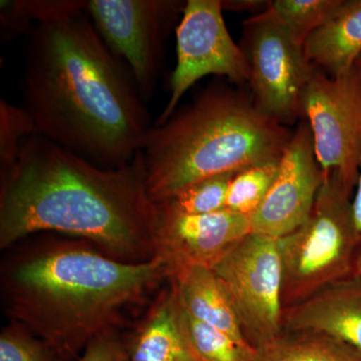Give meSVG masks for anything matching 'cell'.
<instances>
[{"label": "cell", "instance_id": "obj_22", "mask_svg": "<svg viewBox=\"0 0 361 361\" xmlns=\"http://www.w3.org/2000/svg\"><path fill=\"white\" fill-rule=\"evenodd\" d=\"M35 134L39 133L25 108L0 101V180L16 167L23 144Z\"/></svg>", "mask_w": 361, "mask_h": 361}, {"label": "cell", "instance_id": "obj_8", "mask_svg": "<svg viewBox=\"0 0 361 361\" xmlns=\"http://www.w3.org/2000/svg\"><path fill=\"white\" fill-rule=\"evenodd\" d=\"M301 114L310 125L324 175H338L355 193L361 164V70L331 78L314 68L304 89Z\"/></svg>", "mask_w": 361, "mask_h": 361}, {"label": "cell", "instance_id": "obj_12", "mask_svg": "<svg viewBox=\"0 0 361 361\" xmlns=\"http://www.w3.org/2000/svg\"><path fill=\"white\" fill-rule=\"evenodd\" d=\"M158 211L157 257L165 263L169 277L188 266L212 268L252 232L250 218L228 209L204 215L170 212L159 206Z\"/></svg>", "mask_w": 361, "mask_h": 361}, {"label": "cell", "instance_id": "obj_15", "mask_svg": "<svg viewBox=\"0 0 361 361\" xmlns=\"http://www.w3.org/2000/svg\"><path fill=\"white\" fill-rule=\"evenodd\" d=\"M168 280L174 286L180 307L188 315L225 332L240 343L250 345L242 331L229 294L212 268L188 266L176 271Z\"/></svg>", "mask_w": 361, "mask_h": 361}, {"label": "cell", "instance_id": "obj_10", "mask_svg": "<svg viewBox=\"0 0 361 361\" xmlns=\"http://www.w3.org/2000/svg\"><path fill=\"white\" fill-rule=\"evenodd\" d=\"M177 66L171 77V94L155 126L166 122L180 99L201 78L215 75L233 82H248V61L233 40L223 18L221 0H188L178 25Z\"/></svg>", "mask_w": 361, "mask_h": 361}, {"label": "cell", "instance_id": "obj_25", "mask_svg": "<svg viewBox=\"0 0 361 361\" xmlns=\"http://www.w3.org/2000/svg\"><path fill=\"white\" fill-rule=\"evenodd\" d=\"M77 361H128L127 336L114 329L96 337Z\"/></svg>", "mask_w": 361, "mask_h": 361}, {"label": "cell", "instance_id": "obj_27", "mask_svg": "<svg viewBox=\"0 0 361 361\" xmlns=\"http://www.w3.org/2000/svg\"><path fill=\"white\" fill-rule=\"evenodd\" d=\"M353 218H355L356 232H357L361 243V164L360 175H358L357 183H356L355 193H353Z\"/></svg>", "mask_w": 361, "mask_h": 361}, {"label": "cell", "instance_id": "obj_17", "mask_svg": "<svg viewBox=\"0 0 361 361\" xmlns=\"http://www.w3.org/2000/svg\"><path fill=\"white\" fill-rule=\"evenodd\" d=\"M256 361H361V355L329 336L283 331L257 349Z\"/></svg>", "mask_w": 361, "mask_h": 361}, {"label": "cell", "instance_id": "obj_21", "mask_svg": "<svg viewBox=\"0 0 361 361\" xmlns=\"http://www.w3.org/2000/svg\"><path fill=\"white\" fill-rule=\"evenodd\" d=\"M278 163L261 164L237 173L230 182L226 209L250 218L264 201L274 182Z\"/></svg>", "mask_w": 361, "mask_h": 361}, {"label": "cell", "instance_id": "obj_28", "mask_svg": "<svg viewBox=\"0 0 361 361\" xmlns=\"http://www.w3.org/2000/svg\"><path fill=\"white\" fill-rule=\"evenodd\" d=\"M355 277L357 278V279H360L361 281V253L360 254V257H358L357 261H356Z\"/></svg>", "mask_w": 361, "mask_h": 361}, {"label": "cell", "instance_id": "obj_4", "mask_svg": "<svg viewBox=\"0 0 361 361\" xmlns=\"http://www.w3.org/2000/svg\"><path fill=\"white\" fill-rule=\"evenodd\" d=\"M292 135L252 97L210 85L149 130L142 149L149 198L161 203L213 176L279 161Z\"/></svg>", "mask_w": 361, "mask_h": 361}, {"label": "cell", "instance_id": "obj_2", "mask_svg": "<svg viewBox=\"0 0 361 361\" xmlns=\"http://www.w3.org/2000/svg\"><path fill=\"white\" fill-rule=\"evenodd\" d=\"M158 216L142 151L123 167L106 169L35 134L0 180L2 251L51 232L85 240L123 262H147L157 257Z\"/></svg>", "mask_w": 361, "mask_h": 361}, {"label": "cell", "instance_id": "obj_7", "mask_svg": "<svg viewBox=\"0 0 361 361\" xmlns=\"http://www.w3.org/2000/svg\"><path fill=\"white\" fill-rule=\"evenodd\" d=\"M186 1L89 0L87 14L101 39L134 78L142 99L154 94L165 42Z\"/></svg>", "mask_w": 361, "mask_h": 361}, {"label": "cell", "instance_id": "obj_16", "mask_svg": "<svg viewBox=\"0 0 361 361\" xmlns=\"http://www.w3.org/2000/svg\"><path fill=\"white\" fill-rule=\"evenodd\" d=\"M303 49L311 65L325 75L337 78L348 73L361 56V0H343Z\"/></svg>", "mask_w": 361, "mask_h": 361}, {"label": "cell", "instance_id": "obj_20", "mask_svg": "<svg viewBox=\"0 0 361 361\" xmlns=\"http://www.w3.org/2000/svg\"><path fill=\"white\" fill-rule=\"evenodd\" d=\"M240 172V171H238ZM238 172L225 173L195 183L168 200L157 205L170 212L204 215L226 209L230 182Z\"/></svg>", "mask_w": 361, "mask_h": 361}, {"label": "cell", "instance_id": "obj_14", "mask_svg": "<svg viewBox=\"0 0 361 361\" xmlns=\"http://www.w3.org/2000/svg\"><path fill=\"white\" fill-rule=\"evenodd\" d=\"M127 348L128 361H201L188 341L177 294L169 280L127 336Z\"/></svg>", "mask_w": 361, "mask_h": 361}, {"label": "cell", "instance_id": "obj_3", "mask_svg": "<svg viewBox=\"0 0 361 361\" xmlns=\"http://www.w3.org/2000/svg\"><path fill=\"white\" fill-rule=\"evenodd\" d=\"M6 251L0 267L6 314L63 361H77L92 339L120 329L125 313L169 278L160 257L123 262L85 240L56 234L23 240Z\"/></svg>", "mask_w": 361, "mask_h": 361}, {"label": "cell", "instance_id": "obj_13", "mask_svg": "<svg viewBox=\"0 0 361 361\" xmlns=\"http://www.w3.org/2000/svg\"><path fill=\"white\" fill-rule=\"evenodd\" d=\"M282 329L329 336L361 355L360 280L355 276L342 280L285 308Z\"/></svg>", "mask_w": 361, "mask_h": 361}, {"label": "cell", "instance_id": "obj_9", "mask_svg": "<svg viewBox=\"0 0 361 361\" xmlns=\"http://www.w3.org/2000/svg\"><path fill=\"white\" fill-rule=\"evenodd\" d=\"M241 49L256 106L282 125L302 116L301 99L314 71L303 45L266 11L244 21Z\"/></svg>", "mask_w": 361, "mask_h": 361}, {"label": "cell", "instance_id": "obj_26", "mask_svg": "<svg viewBox=\"0 0 361 361\" xmlns=\"http://www.w3.org/2000/svg\"><path fill=\"white\" fill-rule=\"evenodd\" d=\"M268 0H221L223 11L250 13L251 16L265 13L271 6Z\"/></svg>", "mask_w": 361, "mask_h": 361}, {"label": "cell", "instance_id": "obj_11", "mask_svg": "<svg viewBox=\"0 0 361 361\" xmlns=\"http://www.w3.org/2000/svg\"><path fill=\"white\" fill-rule=\"evenodd\" d=\"M323 180L310 125L299 123L267 196L250 217L252 233L279 239L295 231L310 217Z\"/></svg>", "mask_w": 361, "mask_h": 361}, {"label": "cell", "instance_id": "obj_29", "mask_svg": "<svg viewBox=\"0 0 361 361\" xmlns=\"http://www.w3.org/2000/svg\"><path fill=\"white\" fill-rule=\"evenodd\" d=\"M357 65L360 66V68L361 70V56H360V59H358V61H357Z\"/></svg>", "mask_w": 361, "mask_h": 361}, {"label": "cell", "instance_id": "obj_6", "mask_svg": "<svg viewBox=\"0 0 361 361\" xmlns=\"http://www.w3.org/2000/svg\"><path fill=\"white\" fill-rule=\"evenodd\" d=\"M212 269L222 280L252 348H263L283 332L278 239L251 232L226 252Z\"/></svg>", "mask_w": 361, "mask_h": 361}, {"label": "cell", "instance_id": "obj_19", "mask_svg": "<svg viewBox=\"0 0 361 361\" xmlns=\"http://www.w3.org/2000/svg\"><path fill=\"white\" fill-rule=\"evenodd\" d=\"M343 0H275L268 13L301 45L336 13Z\"/></svg>", "mask_w": 361, "mask_h": 361}, {"label": "cell", "instance_id": "obj_1", "mask_svg": "<svg viewBox=\"0 0 361 361\" xmlns=\"http://www.w3.org/2000/svg\"><path fill=\"white\" fill-rule=\"evenodd\" d=\"M23 94L39 135L99 167L127 165L153 128L134 78L87 13L35 25Z\"/></svg>", "mask_w": 361, "mask_h": 361}, {"label": "cell", "instance_id": "obj_18", "mask_svg": "<svg viewBox=\"0 0 361 361\" xmlns=\"http://www.w3.org/2000/svg\"><path fill=\"white\" fill-rule=\"evenodd\" d=\"M180 312L188 341L201 361H256L257 349L240 343L225 332L194 319L180 305Z\"/></svg>", "mask_w": 361, "mask_h": 361}, {"label": "cell", "instance_id": "obj_5", "mask_svg": "<svg viewBox=\"0 0 361 361\" xmlns=\"http://www.w3.org/2000/svg\"><path fill=\"white\" fill-rule=\"evenodd\" d=\"M353 196L338 175H324L308 219L295 231L278 239L283 310L355 276L361 243L353 218Z\"/></svg>", "mask_w": 361, "mask_h": 361}, {"label": "cell", "instance_id": "obj_23", "mask_svg": "<svg viewBox=\"0 0 361 361\" xmlns=\"http://www.w3.org/2000/svg\"><path fill=\"white\" fill-rule=\"evenodd\" d=\"M0 361H63L44 341L11 322L0 334Z\"/></svg>", "mask_w": 361, "mask_h": 361}, {"label": "cell", "instance_id": "obj_24", "mask_svg": "<svg viewBox=\"0 0 361 361\" xmlns=\"http://www.w3.org/2000/svg\"><path fill=\"white\" fill-rule=\"evenodd\" d=\"M18 16L30 25L87 13V0H13Z\"/></svg>", "mask_w": 361, "mask_h": 361}]
</instances>
